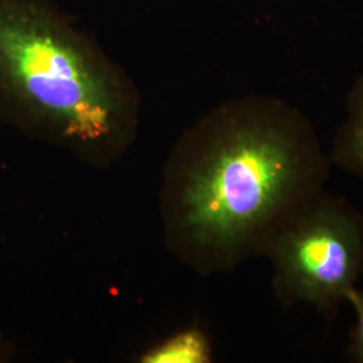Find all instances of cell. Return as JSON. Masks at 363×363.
<instances>
[{
  "label": "cell",
  "mask_w": 363,
  "mask_h": 363,
  "mask_svg": "<svg viewBox=\"0 0 363 363\" xmlns=\"http://www.w3.org/2000/svg\"><path fill=\"white\" fill-rule=\"evenodd\" d=\"M213 359V346L201 327H189L164 339L144 352L143 363H208Z\"/></svg>",
  "instance_id": "5"
},
{
  "label": "cell",
  "mask_w": 363,
  "mask_h": 363,
  "mask_svg": "<svg viewBox=\"0 0 363 363\" xmlns=\"http://www.w3.org/2000/svg\"><path fill=\"white\" fill-rule=\"evenodd\" d=\"M0 106L97 169L130 150L142 116L124 67L52 0H0Z\"/></svg>",
  "instance_id": "2"
},
{
  "label": "cell",
  "mask_w": 363,
  "mask_h": 363,
  "mask_svg": "<svg viewBox=\"0 0 363 363\" xmlns=\"http://www.w3.org/2000/svg\"><path fill=\"white\" fill-rule=\"evenodd\" d=\"M327 152L331 166L363 182V74L351 84L345 101V116Z\"/></svg>",
  "instance_id": "4"
},
{
  "label": "cell",
  "mask_w": 363,
  "mask_h": 363,
  "mask_svg": "<svg viewBox=\"0 0 363 363\" xmlns=\"http://www.w3.org/2000/svg\"><path fill=\"white\" fill-rule=\"evenodd\" d=\"M331 167L295 105L261 94L225 100L183 130L164 164L169 255L203 277L265 257L280 229L325 190Z\"/></svg>",
  "instance_id": "1"
},
{
  "label": "cell",
  "mask_w": 363,
  "mask_h": 363,
  "mask_svg": "<svg viewBox=\"0 0 363 363\" xmlns=\"http://www.w3.org/2000/svg\"><path fill=\"white\" fill-rule=\"evenodd\" d=\"M346 304L354 313V325L349 334L346 357L352 363H363V291L352 286L346 294Z\"/></svg>",
  "instance_id": "6"
},
{
  "label": "cell",
  "mask_w": 363,
  "mask_h": 363,
  "mask_svg": "<svg viewBox=\"0 0 363 363\" xmlns=\"http://www.w3.org/2000/svg\"><path fill=\"white\" fill-rule=\"evenodd\" d=\"M265 257L273 296L333 320L363 277V213L342 195H315L276 234Z\"/></svg>",
  "instance_id": "3"
}]
</instances>
